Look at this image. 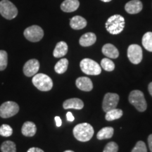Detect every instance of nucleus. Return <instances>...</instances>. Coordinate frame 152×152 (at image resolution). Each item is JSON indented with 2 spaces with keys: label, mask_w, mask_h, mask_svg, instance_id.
Masks as SVG:
<instances>
[{
  "label": "nucleus",
  "mask_w": 152,
  "mask_h": 152,
  "mask_svg": "<svg viewBox=\"0 0 152 152\" xmlns=\"http://www.w3.org/2000/svg\"><path fill=\"white\" fill-rule=\"evenodd\" d=\"M73 132L76 140L83 142L90 140L94 135V128L90 124L87 123L75 125Z\"/></svg>",
  "instance_id": "f257e3e1"
},
{
  "label": "nucleus",
  "mask_w": 152,
  "mask_h": 152,
  "mask_svg": "<svg viewBox=\"0 0 152 152\" xmlns=\"http://www.w3.org/2000/svg\"><path fill=\"white\" fill-rule=\"evenodd\" d=\"M125 19L121 15H113L106 23V30L111 35H118L125 28Z\"/></svg>",
  "instance_id": "f03ea898"
},
{
  "label": "nucleus",
  "mask_w": 152,
  "mask_h": 152,
  "mask_svg": "<svg viewBox=\"0 0 152 152\" xmlns=\"http://www.w3.org/2000/svg\"><path fill=\"white\" fill-rule=\"evenodd\" d=\"M32 82L36 88L42 92L51 90L53 87L52 80L49 76L44 73L35 74L33 76Z\"/></svg>",
  "instance_id": "7ed1b4c3"
},
{
  "label": "nucleus",
  "mask_w": 152,
  "mask_h": 152,
  "mask_svg": "<svg viewBox=\"0 0 152 152\" xmlns=\"http://www.w3.org/2000/svg\"><path fill=\"white\" fill-rule=\"evenodd\" d=\"M130 103L140 112H144L147 108V104L143 92L140 90H133L130 93L128 97Z\"/></svg>",
  "instance_id": "20e7f679"
},
{
  "label": "nucleus",
  "mask_w": 152,
  "mask_h": 152,
  "mask_svg": "<svg viewBox=\"0 0 152 152\" xmlns=\"http://www.w3.org/2000/svg\"><path fill=\"white\" fill-rule=\"evenodd\" d=\"M80 66L83 73L90 75H98L102 72L99 64L90 58H84L80 63Z\"/></svg>",
  "instance_id": "39448f33"
},
{
  "label": "nucleus",
  "mask_w": 152,
  "mask_h": 152,
  "mask_svg": "<svg viewBox=\"0 0 152 152\" xmlns=\"http://www.w3.org/2000/svg\"><path fill=\"white\" fill-rule=\"evenodd\" d=\"M0 14L7 20H12L18 15V9L11 1L1 0L0 1Z\"/></svg>",
  "instance_id": "423d86ee"
},
{
  "label": "nucleus",
  "mask_w": 152,
  "mask_h": 152,
  "mask_svg": "<svg viewBox=\"0 0 152 152\" xmlns=\"http://www.w3.org/2000/svg\"><path fill=\"white\" fill-rule=\"evenodd\" d=\"M19 111V106L14 102H6L0 106V116L3 118H11Z\"/></svg>",
  "instance_id": "0eeeda50"
},
{
  "label": "nucleus",
  "mask_w": 152,
  "mask_h": 152,
  "mask_svg": "<svg viewBox=\"0 0 152 152\" xmlns=\"http://www.w3.org/2000/svg\"><path fill=\"white\" fill-rule=\"evenodd\" d=\"M24 36L28 40L32 42H37L40 41L44 36L42 28L38 26H32L25 30Z\"/></svg>",
  "instance_id": "6e6552de"
},
{
  "label": "nucleus",
  "mask_w": 152,
  "mask_h": 152,
  "mask_svg": "<svg viewBox=\"0 0 152 152\" xmlns=\"http://www.w3.org/2000/svg\"><path fill=\"white\" fill-rule=\"evenodd\" d=\"M118 94L115 93H106L104 97L102 103V109L104 112H107L110 110L115 109L119 102Z\"/></svg>",
  "instance_id": "1a4fd4ad"
},
{
  "label": "nucleus",
  "mask_w": 152,
  "mask_h": 152,
  "mask_svg": "<svg viewBox=\"0 0 152 152\" xmlns=\"http://www.w3.org/2000/svg\"><path fill=\"white\" fill-rule=\"evenodd\" d=\"M142 49L138 45H131L128 49V57L133 64H139L142 60Z\"/></svg>",
  "instance_id": "9d476101"
},
{
  "label": "nucleus",
  "mask_w": 152,
  "mask_h": 152,
  "mask_svg": "<svg viewBox=\"0 0 152 152\" xmlns=\"http://www.w3.org/2000/svg\"><path fill=\"white\" fill-rule=\"evenodd\" d=\"M39 69V62L35 58L28 61L23 66V73L27 77H32L37 73Z\"/></svg>",
  "instance_id": "9b49d317"
},
{
  "label": "nucleus",
  "mask_w": 152,
  "mask_h": 152,
  "mask_svg": "<svg viewBox=\"0 0 152 152\" xmlns=\"http://www.w3.org/2000/svg\"><path fill=\"white\" fill-rule=\"evenodd\" d=\"M143 5L140 0H131L125 6V9L128 14H136L142 10Z\"/></svg>",
  "instance_id": "f8f14e48"
},
{
  "label": "nucleus",
  "mask_w": 152,
  "mask_h": 152,
  "mask_svg": "<svg viewBox=\"0 0 152 152\" xmlns=\"http://www.w3.org/2000/svg\"><path fill=\"white\" fill-rule=\"evenodd\" d=\"M76 86L79 90L85 92H90L93 89V83L87 77H80L76 80Z\"/></svg>",
  "instance_id": "ddd939ff"
},
{
  "label": "nucleus",
  "mask_w": 152,
  "mask_h": 152,
  "mask_svg": "<svg viewBox=\"0 0 152 152\" xmlns=\"http://www.w3.org/2000/svg\"><path fill=\"white\" fill-rule=\"evenodd\" d=\"M63 107L64 109H76L80 110L84 107V103L80 99L72 98L66 100L63 104Z\"/></svg>",
  "instance_id": "4468645a"
},
{
  "label": "nucleus",
  "mask_w": 152,
  "mask_h": 152,
  "mask_svg": "<svg viewBox=\"0 0 152 152\" xmlns=\"http://www.w3.org/2000/svg\"><path fill=\"white\" fill-rule=\"evenodd\" d=\"M80 2L78 0H65L61 4V9L64 12H73L78 9Z\"/></svg>",
  "instance_id": "2eb2a0df"
},
{
  "label": "nucleus",
  "mask_w": 152,
  "mask_h": 152,
  "mask_svg": "<svg viewBox=\"0 0 152 152\" xmlns=\"http://www.w3.org/2000/svg\"><path fill=\"white\" fill-rule=\"evenodd\" d=\"M102 53L106 56L111 58H116L119 56V52L118 49L111 44H106L102 47Z\"/></svg>",
  "instance_id": "dca6fc26"
},
{
  "label": "nucleus",
  "mask_w": 152,
  "mask_h": 152,
  "mask_svg": "<svg viewBox=\"0 0 152 152\" xmlns=\"http://www.w3.org/2000/svg\"><path fill=\"white\" fill-rule=\"evenodd\" d=\"M87 20L83 17L75 16L70 20V26L74 30H81L87 26Z\"/></svg>",
  "instance_id": "f3484780"
},
{
  "label": "nucleus",
  "mask_w": 152,
  "mask_h": 152,
  "mask_svg": "<svg viewBox=\"0 0 152 152\" xmlns=\"http://www.w3.org/2000/svg\"><path fill=\"white\" fill-rule=\"evenodd\" d=\"M96 41V37L94 33H87L80 38L79 43L83 47H90L94 45Z\"/></svg>",
  "instance_id": "a211bd4d"
},
{
  "label": "nucleus",
  "mask_w": 152,
  "mask_h": 152,
  "mask_svg": "<svg viewBox=\"0 0 152 152\" xmlns=\"http://www.w3.org/2000/svg\"><path fill=\"white\" fill-rule=\"evenodd\" d=\"M21 132L24 136L33 137L37 132V127L34 123L31 121H27L23 125Z\"/></svg>",
  "instance_id": "6ab92c4d"
},
{
  "label": "nucleus",
  "mask_w": 152,
  "mask_h": 152,
  "mask_svg": "<svg viewBox=\"0 0 152 152\" xmlns=\"http://www.w3.org/2000/svg\"><path fill=\"white\" fill-rule=\"evenodd\" d=\"M68 52V45L65 42L61 41L56 44V47L53 52V55L55 58H61L64 56Z\"/></svg>",
  "instance_id": "aec40b11"
},
{
  "label": "nucleus",
  "mask_w": 152,
  "mask_h": 152,
  "mask_svg": "<svg viewBox=\"0 0 152 152\" xmlns=\"http://www.w3.org/2000/svg\"><path fill=\"white\" fill-rule=\"evenodd\" d=\"M113 132L114 130L112 127H105L99 131L96 134V137L99 140L110 139L113 137Z\"/></svg>",
  "instance_id": "412c9836"
},
{
  "label": "nucleus",
  "mask_w": 152,
  "mask_h": 152,
  "mask_svg": "<svg viewBox=\"0 0 152 152\" xmlns=\"http://www.w3.org/2000/svg\"><path fill=\"white\" fill-rule=\"evenodd\" d=\"M68 66V61L67 58H61L56 63L54 66V70L58 74H63L67 71Z\"/></svg>",
  "instance_id": "4be33fe9"
},
{
  "label": "nucleus",
  "mask_w": 152,
  "mask_h": 152,
  "mask_svg": "<svg viewBox=\"0 0 152 152\" xmlns=\"http://www.w3.org/2000/svg\"><path fill=\"white\" fill-rule=\"evenodd\" d=\"M122 115H123L122 110L118 109H113L106 112L105 118L106 121H114V120L119 119L120 118L122 117Z\"/></svg>",
  "instance_id": "5701e85b"
},
{
  "label": "nucleus",
  "mask_w": 152,
  "mask_h": 152,
  "mask_svg": "<svg viewBox=\"0 0 152 152\" xmlns=\"http://www.w3.org/2000/svg\"><path fill=\"white\" fill-rule=\"evenodd\" d=\"M142 45L149 52H152V33L148 32L144 34L142 37Z\"/></svg>",
  "instance_id": "b1692460"
},
{
  "label": "nucleus",
  "mask_w": 152,
  "mask_h": 152,
  "mask_svg": "<svg viewBox=\"0 0 152 152\" xmlns=\"http://www.w3.org/2000/svg\"><path fill=\"white\" fill-rule=\"evenodd\" d=\"M1 152H16V147L14 142L11 141L4 142L1 146Z\"/></svg>",
  "instance_id": "393cba45"
},
{
  "label": "nucleus",
  "mask_w": 152,
  "mask_h": 152,
  "mask_svg": "<svg viewBox=\"0 0 152 152\" xmlns=\"http://www.w3.org/2000/svg\"><path fill=\"white\" fill-rule=\"evenodd\" d=\"M101 67L106 71H113L115 68V64L111 59L108 58H104L101 61Z\"/></svg>",
  "instance_id": "a878e982"
},
{
  "label": "nucleus",
  "mask_w": 152,
  "mask_h": 152,
  "mask_svg": "<svg viewBox=\"0 0 152 152\" xmlns=\"http://www.w3.org/2000/svg\"><path fill=\"white\" fill-rule=\"evenodd\" d=\"M8 54L4 50H0V71H4L7 67Z\"/></svg>",
  "instance_id": "bb28decb"
},
{
  "label": "nucleus",
  "mask_w": 152,
  "mask_h": 152,
  "mask_svg": "<svg viewBox=\"0 0 152 152\" xmlns=\"http://www.w3.org/2000/svg\"><path fill=\"white\" fill-rule=\"evenodd\" d=\"M13 134V129L10 125L4 124L0 127V135L2 137H10Z\"/></svg>",
  "instance_id": "cd10ccee"
},
{
  "label": "nucleus",
  "mask_w": 152,
  "mask_h": 152,
  "mask_svg": "<svg viewBox=\"0 0 152 152\" xmlns=\"http://www.w3.org/2000/svg\"><path fill=\"white\" fill-rule=\"evenodd\" d=\"M131 152H147V146L144 142L139 141L137 142Z\"/></svg>",
  "instance_id": "c85d7f7f"
},
{
  "label": "nucleus",
  "mask_w": 152,
  "mask_h": 152,
  "mask_svg": "<svg viewBox=\"0 0 152 152\" xmlns=\"http://www.w3.org/2000/svg\"><path fill=\"white\" fill-rule=\"evenodd\" d=\"M118 145L114 142H109L106 145L103 152H118Z\"/></svg>",
  "instance_id": "c756f323"
},
{
  "label": "nucleus",
  "mask_w": 152,
  "mask_h": 152,
  "mask_svg": "<svg viewBox=\"0 0 152 152\" xmlns=\"http://www.w3.org/2000/svg\"><path fill=\"white\" fill-rule=\"evenodd\" d=\"M66 118H67V120L68 121H70V122H73L74 119H75V118H74L73 115L72 114L71 112H68V113H66Z\"/></svg>",
  "instance_id": "7c9ffc66"
},
{
  "label": "nucleus",
  "mask_w": 152,
  "mask_h": 152,
  "mask_svg": "<svg viewBox=\"0 0 152 152\" xmlns=\"http://www.w3.org/2000/svg\"><path fill=\"white\" fill-rule=\"evenodd\" d=\"M27 152H45L42 149H39V148H37V147H32L30 149H28V151Z\"/></svg>",
  "instance_id": "2f4dec72"
},
{
  "label": "nucleus",
  "mask_w": 152,
  "mask_h": 152,
  "mask_svg": "<svg viewBox=\"0 0 152 152\" xmlns=\"http://www.w3.org/2000/svg\"><path fill=\"white\" fill-rule=\"evenodd\" d=\"M54 119H55V121H56V126L60 127L62 124V121H61V118L59 116H56Z\"/></svg>",
  "instance_id": "473e14b6"
},
{
  "label": "nucleus",
  "mask_w": 152,
  "mask_h": 152,
  "mask_svg": "<svg viewBox=\"0 0 152 152\" xmlns=\"http://www.w3.org/2000/svg\"><path fill=\"white\" fill-rule=\"evenodd\" d=\"M148 144H149V147L151 152H152V134L148 137Z\"/></svg>",
  "instance_id": "72a5a7b5"
},
{
  "label": "nucleus",
  "mask_w": 152,
  "mask_h": 152,
  "mask_svg": "<svg viewBox=\"0 0 152 152\" xmlns=\"http://www.w3.org/2000/svg\"><path fill=\"white\" fill-rule=\"evenodd\" d=\"M148 90H149V94H151V96H152V82L149 83V86H148Z\"/></svg>",
  "instance_id": "f704fd0d"
},
{
  "label": "nucleus",
  "mask_w": 152,
  "mask_h": 152,
  "mask_svg": "<svg viewBox=\"0 0 152 152\" xmlns=\"http://www.w3.org/2000/svg\"><path fill=\"white\" fill-rule=\"evenodd\" d=\"M101 1H104V2H109V1H111V0H101Z\"/></svg>",
  "instance_id": "c9c22d12"
},
{
  "label": "nucleus",
  "mask_w": 152,
  "mask_h": 152,
  "mask_svg": "<svg viewBox=\"0 0 152 152\" xmlns=\"http://www.w3.org/2000/svg\"><path fill=\"white\" fill-rule=\"evenodd\" d=\"M64 152H74V151H71V150H66V151H65Z\"/></svg>",
  "instance_id": "e433bc0d"
}]
</instances>
